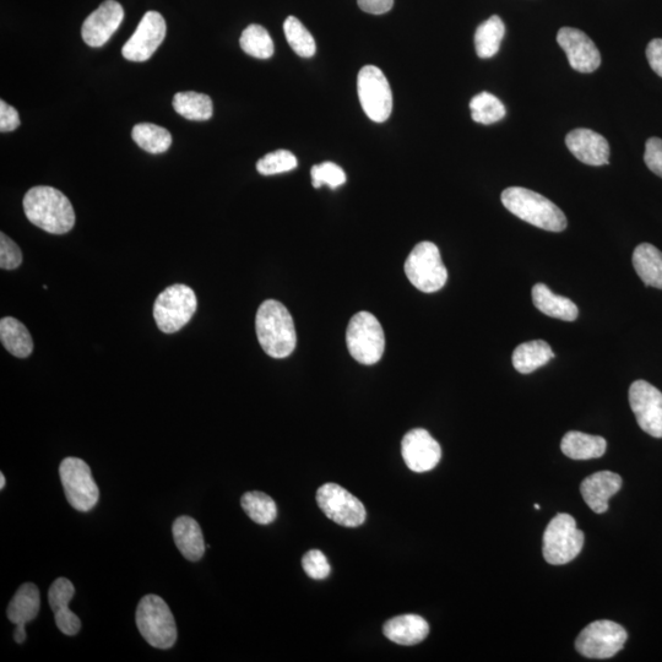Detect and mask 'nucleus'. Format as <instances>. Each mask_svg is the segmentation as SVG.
<instances>
[{"instance_id":"nucleus-1","label":"nucleus","mask_w":662,"mask_h":662,"mask_svg":"<svg viewBox=\"0 0 662 662\" xmlns=\"http://www.w3.org/2000/svg\"><path fill=\"white\" fill-rule=\"evenodd\" d=\"M24 211L27 219L41 230L64 235L75 225L72 203L58 189L40 186L25 194Z\"/></svg>"},{"instance_id":"nucleus-2","label":"nucleus","mask_w":662,"mask_h":662,"mask_svg":"<svg viewBox=\"0 0 662 662\" xmlns=\"http://www.w3.org/2000/svg\"><path fill=\"white\" fill-rule=\"evenodd\" d=\"M255 330L260 346L270 357L286 358L296 349L295 323L289 309L279 301L268 300L260 305Z\"/></svg>"},{"instance_id":"nucleus-3","label":"nucleus","mask_w":662,"mask_h":662,"mask_svg":"<svg viewBox=\"0 0 662 662\" xmlns=\"http://www.w3.org/2000/svg\"><path fill=\"white\" fill-rule=\"evenodd\" d=\"M501 199L509 213L530 225L550 232L566 230V215L544 195L522 187H510L502 193Z\"/></svg>"},{"instance_id":"nucleus-4","label":"nucleus","mask_w":662,"mask_h":662,"mask_svg":"<svg viewBox=\"0 0 662 662\" xmlns=\"http://www.w3.org/2000/svg\"><path fill=\"white\" fill-rule=\"evenodd\" d=\"M137 626L151 647L170 649L176 644L177 626L170 607L157 595H146L137 609Z\"/></svg>"},{"instance_id":"nucleus-5","label":"nucleus","mask_w":662,"mask_h":662,"mask_svg":"<svg viewBox=\"0 0 662 662\" xmlns=\"http://www.w3.org/2000/svg\"><path fill=\"white\" fill-rule=\"evenodd\" d=\"M347 349L362 365H376L384 354L385 336L382 324L370 312H358L346 331Z\"/></svg>"},{"instance_id":"nucleus-6","label":"nucleus","mask_w":662,"mask_h":662,"mask_svg":"<svg viewBox=\"0 0 662 662\" xmlns=\"http://www.w3.org/2000/svg\"><path fill=\"white\" fill-rule=\"evenodd\" d=\"M198 301L191 287L172 285L156 298L154 318L157 327L165 334L177 333L191 322L197 312Z\"/></svg>"},{"instance_id":"nucleus-7","label":"nucleus","mask_w":662,"mask_h":662,"mask_svg":"<svg viewBox=\"0 0 662 662\" xmlns=\"http://www.w3.org/2000/svg\"><path fill=\"white\" fill-rule=\"evenodd\" d=\"M405 274L417 290L433 293L447 284L448 270L444 267L441 252L432 242H421L412 249L405 263Z\"/></svg>"},{"instance_id":"nucleus-8","label":"nucleus","mask_w":662,"mask_h":662,"mask_svg":"<svg viewBox=\"0 0 662 662\" xmlns=\"http://www.w3.org/2000/svg\"><path fill=\"white\" fill-rule=\"evenodd\" d=\"M584 534L577 528L572 515L557 514L547 525L544 534V557L553 566L575 560L584 546Z\"/></svg>"},{"instance_id":"nucleus-9","label":"nucleus","mask_w":662,"mask_h":662,"mask_svg":"<svg viewBox=\"0 0 662 662\" xmlns=\"http://www.w3.org/2000/svg\"><path fill=\"white\" fill-rule=\"evenodd\" d=\"M358 99L371 121L383 123L392 115L393 94L382 70L366 65L357 77Z\"/></svg>"},{"instance_id":"nucleus-10","label":"nucleus","mask_w":662,"mask_h":662,"mask_svg":"<svg viewBox=\"0 0 662 662\" xmlns=\"http://www.w3.org/2000/svg\"><path fill=\"white\" fill-rule=\"evenodd\" d=\"M59 475L70 506L79 512H89L99 502L100 490L91 469L84 460L67 458L59 466Z\"/></svg>"},{"instance_id":"nucleus-11","label":"nucleus","mask_w":662,"mask_h":662,"mask_svg":"<svg viewBox=\"0 0 662 662\" xmlns=\"http://www.w3.org/2000/svg\"><path fill=\"white\" fill-rule=\"evenodd\" d=\"M628 634L621 624L602 620L585 627L575 640V649L589 659H610L623 649Z\"/></svg>"},{"instance_id":"nucleus-12","label":"nucleus","mask_w":662,"mask_h":662,"mask_svg":"<svg viewBox=\"0 0 662 662\" xmlns=\"http://www.w3.org/2000/svg\"><path fill=\"white\" fill-rule=\"evenodd\" d=\"M320 510L336 524L357 528L365 523L366 508L360 499L336 484H325L317 492Z\"/></svg>"},{"instance_id":"nucleus-13","label":"nucleus","mask_w":662,"mask_h":662,"mask_svg":"<svg viewBox=\"0 0 662 662\" xmlns=\"http://www.w3.org/2000/svg\"><path fill=\"white\" fill-rule=\"evenodd\" d=\"M166 21L157 12H148L141 19L137 30L122 48L123 57L130 62L149 61L166 37Z\"/></svg>"},{"instance_id":"nucleus-14","label":"nucleus","mask_w":662,"mask_h":662,"mask_svg":"<svg viewBox=\"0 0 662 662\" xmlns=\"http://www.w3.org/2000/svg\"><path fill=\"white\" fill-rule=\"evenodd\" d=\"M629 404L638 425L651 437L662 438V393L645 381H637L629 388Z\"/></svg>"},{"instance_id":"nucleus-15","label":"nucleus","mask_w":662,"mask_h":662,"mask_svg":"<svg viewBox=\"0 0 662 662\" xmlns=\"http://www.w3.org/2000/svg\"><path fill=\"white\" fill-rule=\"evenodd\" d=\"M558 45L566 52L569 64L579 73H593L599 69L601 56L593 40L585 32L562 27L557 34Z\"/></svg>"},{"instance_id":"nucleus-16","label":"nucleus","mask_w":662,"mask_h":662,"mask_svg":"<svg viewBox=\"0 0 662 662\" xmlns=\"http://www.w3.org/2000/svg\"><path fill=\"white\" fill-rule=\"evenodd\" d=\"M401 454L405 464L414 472L431 471L442 458V449L430 433L416 428L405 434L401 442Z\"/></svg>"},{"instance_id":"nucleus-17","label":"nucleus","mask_w":662,"mask_h":662,"mask_svg":"<svg viewBox=\"0 0 662 662\" xmlns=\"http://www.w3.org/2000/svg\"><path fill=\"white\" fill-rule=\"evenodd\" d=\"M123 19L122 5L116 0H106L86 18L81 27V36L86 45L102 47L110 41L118 27L121 26Z\"/></svg>"},{"instance_id":"nucleus-18","label":"nucleus","mask_w":662,"mask_h":662,"mask_svg":"<svg viewBox=\"0 0 662 662\" xmlns=\"http://www.w3.org/2000/svg\"><path fill=\"white\" fill-rule=\"evenodd\" d=\"M566 145L571 153L585 165L604 166L609 164V141L593 130L585 128L572 130L566 137Z\"/></svg>"},{"instance_id":"nucleus-19","label":"nucleus","mask_w":662,"mask_h":662,"mask_svg":"<svg viewBox=\"0 0 662 662\" xmlns=\"http://www.w3.org/2000/svg\"><path fill=\"white\" fill-rule=\"evenodd\" d=\"M622 487V477L611 471L596 472L582 482L580 492L593 512L602 514L609 509V501Z\"/></svg>"},{"instance_id":"nucleus-20","label":"nucleus","mask_w":662,"mask_h":662,"mask_svg":"<svg viewBox=\"0 0 662 662\" xmlns=\"http://www.w3.org/2000/svg\"><path fill=\"white\" fill-rule=\"evenodd\" d=\"M383 633L392 642L411 647L427 638L430 634V626L421 616L404 615L385 622Z\"/></svg>"},{"instance_id":"nucleus-21","label":"nucleus","mask_w":662,"mask_h":662,"mask_svg":"<svg viewBox=\"0 0 662 662\" xmlns=\"http://www.w3.org/2000/svg\"><path fill=\"white\" fill-rule=\"evenodd\" d=\"M172 531L179 552L188 561L197 562L202 560L205 553V544L203 531L197 520L183 515V517L176 519Z\"/></svg>"},{"instance_id":"nucleus-22","label":"nucleus","mask_w":662,"mask_h":662,"mask_svg":"<svg viewBox=\"0 0 662 662\" xmlns=\"http://www.w3.org/2000/svg\"><path fill=\"white\" fill-rule=\"evenodd\" d=\"M534 305L540 312L551 318L574 322L579 316V309L569 298L555 295L544 284L533 287Z\"/></svg>"},{"instance_id":"nucleus-23","label":"nucleus","mask_w":662,"mask_h":662,"mask_svg":"<svg viewBox=\"0 0 662 662\" xmlns=\"http://www.w3.org/2000/svg\"><path fill=\"white\" fill-rule=\"evenodd\" d=\"M561 449L569 459H599L606 453L607 442L600 436L571 431L563 437Z\"/></svg>"},{"instance_id":"nucleus-24","label":"nucleus","mask_w":662,"mask_h":662,"mask_svg":"<svg viewBox=\"0 0 662 662\" xmlns=\"http://www.w3.org/2000/svg\"><path fill=\"white\" fill-rule=\"evenodd\" d=\"M633 267L645 286L662 290V253L653 244H639L633 253Z\"/></svg>"},{"instance_id":"nucleus-25","label":"nucleus","mask_w":662,"mask_h":662,"mask_svg":"<svg viewBox=\"0 0 662 662\" xmlns=\"http://www.w3.org/2000/svg\"><path fill=\"white\" fill-rule=\"evenodd\" d=\"M41 607L40 590L35 584L26 583L16 591L14 598L10 601L7 615L10 622L26 624L34 621L39 615Z\"/></svg>"},{"instance_id":"nucleus-26","label":"nucleus","mask_w":662,"mask_h":662,"mask_svg":"<svg viewBox=\"0 0 662 662\" xmlns=\"http://www.w3.org/2000/svg\"><path fill=\"white\" fill-rule=\"evenodd\" d=\"M551 346L544 340L528 341L513 352V366L522 374H530L547 365L555 358Z\"/></svg>"},{"instance_id":"nucleus-27","label":"nucleus","mask_w":662,"mask_h":662,"mask_svg":"<svg viewBox=\"0 0 662 662\" xmlns=\"http://www.w3.org/2000/svg\"><path fill=\"white\" fill-rule=\"evenodd\" d=\"M0 340L10 354L26 358L34 351V340L25 325L18 319L5 317L0 320Z\"/></svg>"},{"instance_id":"nucleus-28","label":"nucleus","mask_w":662,"mask_h":662,"mask_svg":"<svg viewBox=\"0 0 662 662\" xmlns=\"http://www.w3.org/2000/svg\"><path fill=\"white\" fill-rule=\"evenodd\" d=\"M173 108L178 115L197 122L208 121L214 112L210 97L194 91L178 92L173 99Z\"/></svg>"},{"instance_id":"nucleus-29","label":"nucleus","mask_w":662,"mask_h":662,"mask_svg":"<svg viewBox=\"0 0 662 662\" xmlns=\"http://www.w3.org/2000/svg\"><path fill=\"white\" fill-rule=\"evenodd\" d=\"M506 34V26L498 15L491 16L477 27L475 34V48L477 56L482 59L496 56Z\"/></svg>"},{"instance_id":"nucleus-30","label":"nucleus","mask_w":662,"mask_h":662,"mask_svg":"<svg viewBox=\"0 0 662 662\" xmlns=\"http://www.w3.org/2000/svg\"><path fill=\"white\" fill-rule=\"evenodd\" d=\"M132 138L141 149L150 154L165 153L172 145V135L166 128L153 123H139L133 128Z\"/></svg>"},{"instance_id":"nucleus-31","label":"nucleus","mask_w":662,"mask_h":662,"mask_svg":"<svg viewBox=\"0 0 662 662\" xmlns=\"http://www.w3.org/2000/svg\"><path fill=\"white\" fill-rule=\"evenodd\" d=\"M242 508L254 523L268 525L278 517V507L273 498L263 492L244 493L241 499Z\"/></svg>"},{"instance_id":"nucleus-32","label":"nucleus","mask_w":662,"mask_h":662,"mask_svg":"<svg viewBox=\"0 0 662 662\" xmlns=\"http://www.w3.org/2000/svg\"><path fill=\"white\" fill-rule=\"evenodd\" d=\"M471 117L476 123L488 124L497 123L506 117V107L501 100L490 92H481L470 101Z\"/></svg>"},{"instance_id":"nucleus-33","label":"nucleus","mask_w":662,"mask_h":662,"mask_svg":"<svg viewBox=\"0 0 662 662\" xmlns=\"http://www.w3.org/2000/svg\"><path fill=\"white\" fill-rule=\"evenodd\" d=\"M240 45L244 52L254 58L269 59L274 54V42L263 26L252 24L242 32Z\"/></svg>"},{"instance_id":"nucleus-34","label":"nucleus","mask_w":662,"mask_h":662,"mask_svg":"<svg viewBox=\"0 0 662 662\" xmlns=\"http://www.w3.org/2000/svg\"><path fill=\"white\" fill-rule=\"evenodd\" d=\"M287 42L298 56L311 58L316 54L317 46L311 32L295 16H289L284 24Z\"/></svg>"},{"instance_id":"nucleus-35","label":"nucleus","mask_w":662,"mask_h":662,"mask_svg":"<svg viewBox=\"0 0 662 662\" xmlns=\"http://www.w3.org/2000/svg\"><path fill=\"white\" fill-rule=\"evenodd\" d=\"M298 166L296 156L287 150H278L265 155L257 164L260 175L274 176L295 170Z\"/></svg>"},{"instance_id":"nucleus-36","label":"nucleus","mask_w":662,"mask_h":662,"mask_svg":"<svg viewBox=\"0 0 662 662\" xmlns=\"http://www.w3.org/2000/svg\"><path fill=\"white\" fill-rule=\"evenodd\" d=\"M311 176L314 188L328 186L331 189H336L346 182L343 168L334 164V162H323V164L313 166Z\"/></svg>"},{"instance_id":"nucleus-37","label":"nucleus","mask_w":662,"mask_h":662,"mask_svg":"<svg viewBox=\"0 0 662 662\" xmlns=\"http://www.w3.org/2000/svg\"><path fill=\"white\" fill-rule=\"evenodd\" d=\"M74 595L75 588L73 583L67 578H58L51 585L50 591H48V601H50L53 613L68 609Z\"/></svg>"},{"instance_id":"nucleus-38","label":"nucleus","mask_w":662,"mask_h":662,"mask_svg":"<svg viewBox=\"0 0 662 662\" xmlns=\"http://www.w3.org/2000/svg\"><path fill=\"white\" fill-rule=\"evenodd\" d=\"M23 263V253L18 244L5 233H0V268L14 270Z\"/></svg>"},{"instance_id":"nucleus-39","label":"nucleus","mask_w":662,"mask_h":662,"mask_svg":"<svg viewBox=\"0 0 662 662\" xmlns=\"http://www.w3.org/2000/svg\"><path fill=\"white\" fill-rule=\"evenodd\" d=\"M302 566L308 577L316 580L328 578L331 571L327 557L319 550L308 551L303 556Z\"/></svg>"},{"instance_id":"nucleus-40","label":"nucleus","mask_w":662,"mask_h":662,"mask_svg":"<svg viewBox=\"0 0 662 662\" xmlns=\"http://www.w3.org/2000/svg\"><path fill=\"white\" fill-rule=\"evenodd\" d=\"M644 161L651 172L662 178V139L650 138L647 141Z\"/></svg>"},{"instance_id":"nucleus-41","label":"nucleus","mask_w":662,"mask_h":662,"mask_svg":"<svg viewBox=\"0 0 662 662\" xmlns=\"http://www.w3.org/2000/svg\"><path fill=\"white\" fill-rule=\"evenodd\" d=\"M56 615V623L59 628V631L65 634V636H75L78 634L81 628L80 618L75 615L74 612L68 609H64L54 613Z\"/></svg>"},{"instance_id":"nucleus-42","label":"nucleus","mask_w":662,"mask_h":662,"mask_svg":"<svg viewBox=\"0 0 662 662\" xmlns=\"http://www.w3.org/2000/svg\"><path fill=\"white\" fill-rule=\"evenodd\" d=\"M20 126V117L14 107L8 105L5 101H0V132L8 133L18 129Z\"/></svg>"},{"instance_id":"nucleus-43","label":"nucleus","mask_w":662,"mask_h":662,"mask_svg":"<svg viewBox=\"0 0 662 662\" xmlns=\"http://www.w3.org/2000/svg\"><path fill=\"white\" fill-rule=\"evenodd\" d=\"M357 4L365 13L383 15L393 9L394 0H357Z\"/></svg>"},{"instance_id":"nucleus-44","label":"nucleus","mask_w":662,"mask_h":662,"mask_svg":"<svg viewBox=\"0 0 662 662\" xmlns=\"http://www.w3.org/2000/svg\"><path fill=\"white\" fill-rule=\"evenodd\" d=\"M647 58L651 69L662 78V40L655 39L647 47Z\"/></svg>"},{"instance_id":"nucleus-45","label":"nucleus","mask_w":662,"mask_h":662,"mask_svg":"<svg viewBox=\"0 0 662 662\" xmlns=\"http://www.w3.org/2000/svg\"><path fill=\"white\" fill-rule=\"evenodd\" d=\"M25 626H26V624H16L15 632H14V639H15V642L18 643V644L25 643V640H26Z\"/></svg>"},{"instance_id":"nucleus-46","label":"nucleus","mask_w":662,"mask_h":662,"mask_svg":"<svg viewBox=\"0 0 662 662\" xmlns=\"http://www.w3.org/2000/svg\"><path fill=\"white\" fill-rule=\"evenodd\" d=\"M5 484H7V482H5V476L2 474L0 475V488H2V490L5 487Z\"/></svg>"},{"instance_id":"nucleus-47","label":"nucleus","mask_w":662,"mask_h":662,"mask_svg":"<svg viewBox=\"0 0 662 662\" xmlns=\"http://www.w3.org/2000/svg\"><path fill=\"white\" fill-rule=\"evenodd\" d=\"M535 508H536V509H540V508H541V507H540V504H535Z\"/></svg>"}]
</instances>
